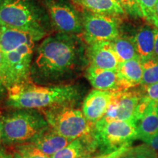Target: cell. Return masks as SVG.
<instances>
[{
	"label": "cell",
	"instance_id": "cell-1",
	"mask_svg": "<svg viewBox=\"0 0 158 158\" xmlns=\"http://www.w3.org/2000/svg\"><path fill=\"white\" fill-rule=\"evenodd\" d=\"M87 64L88 47L80 35L56 32L35 48L31 80L43 86L64 84L78 77Z\"/></svg>",
	"mask_w": 158,
	"mask_h": 158
},
{
	"label": "cell",
	"instance_id": "cell-2",
	"mask_svg": "<svg viewBox=\"0 0 158 158\" xmlns=\"http://www.w3.org/2000/svg\"><path fill=\"white\" fill-rule=\"evenodd\" d=\"M84 91L78 84L43 86L28 82L7 92V105L14 109H47L63 105L76 104Z\"/></svg>",
	"mask_w": 158,
	"mask_h": 158
},
{
	"label": "cell",
	"instance_id": "cell-3",
	"mask_svg": "<svg viewBox=\"0 0 158 158\" xmlns=\"http://www.w3.org/2000/svg\"><path fill=\"white\" fill-rule=\"evenodd\" d=\"M0 23L28 33L35 42L51 35L50 19L35 0H0Z\"/></svg>",
	"mask_w": 158,
	"mask_h": 158
},
{
	"label": "cell",
	"instance_id": "cell-4",
	"mask_svg": "<svg viewBox=\"0 0 158 158\" xmlns=\"http://www.w3.org/2000/svg\"><path fill=\"white\" fill-rule=\"evenodd\" d=\"M48 127L45 116L35 109H17L0 118L2 139L8 145L33 143Z\"/></svg>",
	"mask_w": 158,
	"mask_h": 158
},
{
	"label": "cell",
	"instance_id": "cell-5",
	"mask_svg": "<svg viewBox=\"0 0 158 158\" xmlns=\"http://www.w3.org/2000/svg\"><path fill=\"white\" fill-rule=\"evenodd\" d=\"M44 116L49 127L70 141L91 135L94 124L87 121L82 110L72 105L45 109Z\"/></svg>",
	"mask_w": 158,
	"mask_h": 158
},
{
	"label": "cell",
	"instance_id": "cell-6",
	"mask_svg": "<svg viewBox=\"0 0 158 158\" xmlns=\"http://www.w3.org/2000/svg\"><path fill=\"white\" fill-rule=\"evenodd\" d=\"M93 135L100 154L110 153L131 146L138 139L137 125L133 122L108 121L102 118L94 124Z\"/></svg>",
	"mask_w": 158,
	"mask_h": 158
},
{
	"label": "cell",
	"instance_id": "cell-7",
	"mask_svg": "<svg viewBox=\"0 0 158 158\" xmlns=\"http://www.w3.org/2000/svg\"><path fill=\"white\" fill-rule=\"evenodd\" d=\"M35 43H27L3 54V78L7 92L31 81Z\"/></svg>",
	"mask_w": 158,
	"mask_h": 158
},
{
	"label": "cell",
	"instance_id": "cell-8",
	"mask_svg": "<svg viewBox=\"0 0 158 158\" xmlns=\"http://www.w3.org/2000/svg\"><path fill=\"white\" fill-rule=\"evenodd\" d=\"M56 32L80 35L83 33L82 13L72 0H42Z\"/></svg>",
	"mask_w": 158,
	"mask_h": 158
},
{
	"label": "cell",
	"instance_id": "cell-9",
	"mask_svg": "<svg viewBox=\"0 0 158 158\" xmlns=\"http://www.w3.org/2000/svg\"><path fill=\"white\" fill-rule=\"evenodd\" d=\"M84 40L87 45L111 41L120 36L119 17L102 15L85 10L82 13Z\"/></svg>",
	"mask_w": 158,
	"mask_h": 158
},
{
	"label": "cell",
	"instance_id": "cell-10",
	"mask_svg": "<svg viewBox=\"0 0 158 158\" xmlns=\"http://www.w3.org/2000/svg\"><path fill=\"white\" fill-rule=\"evenodd\" d=\"M141 98V90L128 89L113 92L109 108L103 118L108 121L116 120L134 122L135 110Z\"/></svg>",
	"mask_w": 158,
	"mask_h": 158
},
{
	"label": "cell",
	"instance_id": "cell-11",
	"mask_svg": "<svg viewBox=\"0 0 158 158\" xmlns=\"http://www.w3.org/2000/svg\"><path fill=\"white\" fill-rule=\"evenodd\" d=\"M113 92L94 89L85 98L83 102L82 111L84 115L92 124L104 117L109 108Z\"/></svg>",
	"mask_w": 158,
	"mask_h": 158
},
{
	"label": "cell",
	"instance_id": "cell-12",
	"mask_svg": "<svg viewBox=\"0 0 158 158\" xmlns=\"http://www.w3.org/2000/svg\"><path fill=\"white\" fill-rule=\"evenodd\" d=\"M89 64L104 70H117L119 62L112 43L99 42L88 45Z\"/></svg>",
	"mask_w": 158,
	"mask_h": 158
},
{
	"label": "cell",
	"instance_id": "cell-13",
	"mask_svg": "<svg viewBox=\"0 0 158 158\" xmlns=\"http://www.w3.org/2000/svg\"><path fill=\"white\" fill-rule=\"evenodd\" d=\"M116 71L120 91L130 89L141 84L143 67L139 56L119 64Z\"/></svg>",
	"mask_w": 158,
	"mask_h": 158
},
{
	"label": "cell",
	"instance_id": "cell-14",
	"mask_svg": "<svg viewBox=\"0 0 158 158\" xmlns=\"http://www.w3.org/2000/svg\"><path fill=\"white\" fill-rule=\"evenodd\" d=\"M86 78L94 89L108 92L120 91L116 70H104L89 64L86 70Z\"/></svg>",
	"mask_w": 158,
	"mask_h": 158
},
{
	"label": "cell",
	"instance_id": "cell-15",
	"mask_svg": "<svg viewBox=\"0 0 158 158\" xmlns=\"http://www.w3.org/2000/svg\"><path fill=\"white\" fill-rule=\"evenodd\" d=\"M97 150L98 147L92 131L91 135L70 141L66 147L51 156V158H81L92 155Z\"/></svg>",
	"mask_w": 158,
	"mask_h": 158
},
{
	"label": "cell",
	"instance_id": "cell-16",
	"mask_svg": "<svg viewBox=\"0 0 158 158\" xmlns=\"http://www.w3.org/2000/svg\"><path fill=\"white\" fill-rule=\"evenodd\" d=\"M31 43L35 41L28 33L0 23V49L2 54L10 52L21 45Z\"/></svg>",
	"mask_w": 158,
	"mask_h": 158
},
{
	"label": "cell",
	"instance_id": "cell-17",
	"mask_svg": "<svg viewBox=\"0 0 158 158\" xmlns=\"http://www.w3.org/2000/svg\"><path fill=\"white\" fill-rule=\"evenodd\" d=\"M138 139L149 143L158 134L157 101H152L143 116L136 124Z\"/></svg>",
	"mask_w": 158,
	"mask_h": 158
},
{
	"label": "cell",
	"instance_id": "cell-18",
	"mask_svg": "<svg viewBox=\"0 0 158 158\" xmlns=\"http://www.w3.org/2000/svg\"><path fill=\"white\" fill-rule=\"evenodd\" d=\"M71 141L49 127L33 141L37 148L49 157L66 147Z\"/></svg>",
	"mask_w": 158,
	"mask_h": 158
},
{
	"label": "cell",
	"instance_id": "cell-19",
	"mask_svg": "<svg viewBox=\"0 0 158 158\" xmlns=\"http://www.w3.org/2000/svg\"><path fill=\"white\" fill-rule=\"evenodd\" d=\"M156 27L144 25L138 29L133 40L137 54L141 61L147 60L154 56Z\"/></svg>",
	"mask_w": 158,
	"mask_h": 158
},
{
	"label": "cell",
	"instance_id": "cell-20",
	"mask_svg": "<svg viewBox=\"0 0 158 158\" xmlns=\"http://www.w3.org/2000/svg\"><path fill=\"white\" fill-rule=\"evenodd\" d=\"M85 10L98 14L121 17L126 13L115 0H72Z\"/></svg>",
	"mask_w": 158,
	"mask_h": 158
},
{
	"label": "cell",
	"instance_id": "cell-21",
	"mask_svg": "<svg viewBox=\"0 0 158 158\" xmlns=\"http://www.w3.org/2000/svg\"><path fill=\"white\" fill-rule=\"evenodd\" d=\"M111 43L119 64L138 56L133 38L119 36Z\"/></svg>",
	"mask_w": 158,
	"mask_h": 158
},
{
	"label": "cell",
	"instance_id": "cell-22",
	"mask_svg": "<svg viewBox=\"0 0 158 158\" xmlns=\"http://www.w3.org/2000/svg\"><path fill=\"white\" fill-rule=\"evenodd\" d=\"M143 67L142 86L153 84L158 82V59L152 56L147 60L141 61Z\"/></svg>",
	"mask_w": 158,
	"mask_h": 158
},
{
	"label": "cell",
	"instance_id": "cell-23",
	"mask_svg": "<svg viewBox=\"0 0 158 158\" xmlns=\"http://www.w3.org/2000/svg\"><path fill=\"white\" fill-rule=\"evenodd\" d=\"M141 9L143 18L148 22L158 27V19L156 15V5L158 0H136Z\"/></svg>",
	"mask_w": 158,
	"mask_h": 158
},
{
	"label": "cell",
	"instance_id": "cell-24",
	"mask_svg": "<svg viewBox=\"0 0 158 158\" xmlns=\"http://www.w3.org/2000/svg\"><path fill=\"white\" fill-rule=\"evenodd\" d=\"M17 152L22 156L23 158H51L31 143L20 145L18 147Z\"/></svg>",
	"mask_w": 158,
	"mask_h": 158
},
{
	"label": "cell",
	"instance_id": "cell-25",
	"mask_svg": "<svg viewBox=\"0 0 158 158\" xmlns=\"http://www.w3.org/2000/svg\"><path fill=\"white\" fill-rule=\"evenodd\" d=\"M119 4L126 14L135 18H143L141 10L136 0H115Z\"/></svg>",
	"mask_w": 158,
	"mask_h": 158
},
{
	"label": "cell",
	"instance_id": "cell-26",
	"mask_svg": "<svg viewBox=\"0 0 158 158\" xmlns=\"http://www.w3.org/2000/svg\"><path fill=\"white\" fill-rule=\"evenodd\" d=\"M140 90L143 98L150 101H158V82L147 86H142Z\"/></svg>",
	"mask_w": 158,
	"mask_h": 158
},
{
	"label": "cell",
	"instance_id": "cell-27",
	"mask_svg": "<svg viewBox=\"0 0 158 158\" xmlns=\"http://www.w3.org/2000/svg\"><path fill=\"white\" fill-rule=\"evenodd\" d=\"M116 158H143V155L140 147L138 146L135 148L130 147L124 153Z\"/></svg>",
	"mask_w": 158,
	"mask_h": 158
},
{
	"label": "cell",
	"instance_id": "cell-28",
	"mask_svg": "<svg viewBox=\"0 0 158 158\" xmlns=\"http://www.w3.org/2000/svg\"><path fill=\"white\" fill-rule=\"evenodd\" d=\"M131 146H127V147H124L121 148V149L116 150L115 152H113L110 153H108V154H100V155H89V156H86V157H83L81 158H116L118 157V156L121 155L122 153H124V152L127 150L128 148Z\"/></svg>",
	"mask_w": 158,
	"mask_h": 158
},
{
	"label": "cell",
	"instance_id": "cell-29",
	"mask_svg": "<svg viewBox=\"0 0 158 158\" xmlns=\"http://www.w3.org/2000/svg\"><path fill=\"white\" fill-rule=\"evenodd\" d=\"M3 54L2 52L1 49H0V100L3 99L6 94H7V89H6L5 86V82H4L3 78Z\"/></svg>",
	"mask_w": 158,
	"mask_h": 158
},
{
	"label": "cell",
	"instance_id": "cell-30",
	"mask_svg": "<svg viewBox=\"0 0 158 158\" xmlns=\"http://www.w3.org/2000/svg\"><path fill=\"white\" fill-rule=\"evenodd\" d=\"M143 158H157V153L155 152L147 144L139 146Z\"/></svg>",
	"mask_w": 158,
	"mask_h": 158
},
{
	"label": "cell",
	"instance_id": "cell-31",
	"mask_svg": "<svg viewBox=\"0 0 158 158\" xmlns=\"http://www.w3.org/2000/svg\"><path fill=\"white\" fill-rule=\"evenodd\" d=\"M147 144L155 152L158 153V134Z\"/></svg>",
	"mask_w": 158,
	"mask_h": 158
},
{
	"label": "cell",
	"instance_id": "cell-32",
	"mask_svg": "<svg viewBox=\"0 0 158 158\" xmlns=\"http://www.w3.org/2000/svg\"><path fill=\"white\" fill-rule=\"evenodd\" d=\"M154 57L158 59V27L156 28L155 39V49H154Z\"/></svg>",
	"mask_w": 158,
	"mask_h": 158
},
{
	"label": "cell",
	"instance_id": "cell-33",
	"mask_svg": "<svg viewBox=\"0 0 158 158\" xmlns=\"http://www.w3.org/2000/svg\"><path fill=\"white\" fill-rule=\"evenodd\" d=\"M0 158H13V157L7 153L5 149L0 148Z\"/></svg>",
	"mask_w": 158,
	"mask_h": 158
},
{
	"label": "cell",
	"instance_id": "cell-34",
	"mask_svg": "<svg viewBox=\"0 0 158 158\" xmlns=\"http://www.w3.org/2000/svg\"><path fill=\"white\" fill-rule=\"evenodd\" d=\"M13 158H23V157L19 152H15L14 155H13Z\"/></svg>",
	"mask_w": 158,
	"mask_h": 158
},
{
	"label": "cell",
	"instance_id": "cell-35",
	"mask_svg": "<svg viewBox=\"0 0 158 158\" xmlns=\"http://www.w3.org/2000/svg\"><path fill=\"white\" fill-rule=\"evenodd\" d=\"M156 15H157V17L158 19V1L157 2V5H156Z\"/></svg>",
	"mask_w": 158,
	"mask_h": 158
},
{
	"label": "cell",
	"instance_id": "cell-36",
	"mask_svg": "<svg viewBox=\"0 0 158 158\" xmlns=\"http://www.w3.org/2000/svg\"><path fill=\"white\" fill-rule=\"evenodd\" d=\"M1 138H2V134H1V131H0V141H1Z\"/></svg>",
	"mask_w": 158,
	"mask_h": 158
},
{
	"label": "cell",
	"instance_id": "cell-37",
	"mask_svg": "<svg viewBox=\"0 0 158 158\" xmlns=\"http://www.w3.org/2000/svg\"><path fill=\"white\" fill-rule=\"evenodd\" d=\"M157 110H158V101H157Z\"/></svg>",
	"mask_w": 158,
	"mask_h": 158
}]
</instances>
